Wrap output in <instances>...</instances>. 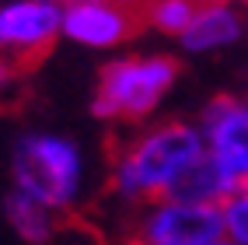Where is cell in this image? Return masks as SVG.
<instances>
[{
	"mask_svg": "<svg viewBox=\"0 0 248 245\" xmlns=\"http://www.w3.org/2000/svg\"><path fill=\"white\" fill-rule=\"evenodd\" d=\"M11 175L18 193L60 214L70 210L84 193V154L63 133H25L14 144Z\"/></svg>",
	"mask_w": 248,
	"mask_h": 245,
	"instance_id": "cell-2",
	"label": "cell"
},
{
	"mask_svg": "<svg viewBox=\"0 0 248 245\" xmlns=\"http://www.w3.org/2000/svg\"><path fill=\"white\" fill-rule=\"evenodd\" d=\"M231 193V182L220 175V168L203 154L200 161H192L186 168V175L175 182L171 196L175 200H186V203H203V207H220Z\"/></svg>",
	"mask_w": 248,
	"mask_h": 245,
	"instance_id": "cell-9",
	"label": "cell"
},
{
	"mask_svg": "<svg viewBox=\"0 0 248 245\" xmlns=\"http://www.w3.org/2000/svg\"><path fill=\"white\" fill-rule=\"evenodd\" d=\"M0 4H4V0H0Z\"/></svg>",
	"mask_w": 248,
	"mask_h": 245,
	"instance_id": "cell-18",
	"label": "cell"
},
{
	"mask_svg": "<svg viewBox=\"0 0 248 245\" xmlns=\"http://www.w3.org/2000/svg\"><path fill=\"white\" fill-rule=\"evenodd\" d=\"M196 126L203 137V154L220 168L231 189L248 186V98H210Z\"/></svg>",
	"mask_w": 248,
	"mask_h": 245,
	"instance_id": "cell-5",
	"label": "cell"
},
{
	"mask_svg": "<svg viewBox=\"0 0 248 245\" xmlns=\"http://www.w3.org/2000/svg\"><path fill=\"white\" fill-rule=\"evenodd\" d=\"M178 81V63L164 53L143 56H115L98 74L91 112L108 123H143L154 116L164 95Z\"/></svg>",
	"mask_w": 248,
	"mask_h": 245,
	"instance_id": "cell-3",
	"label": "cell"
},
{
	"mask_svg": "<svg viewBox=\"0 0 248 245\" xmlns=\"http://www.w3.org/2000/svg\"><path fill=\"white\" fill-rule=\"evenodd\" d=\"M4 214H7L14 231H18L25 242H31V245H46L56 235V214L49 207L35 203L31 196L18 193V189H11V196L4 200Z\"/></svg>",
	"mask_w": 248,
	"mask_h": 245,
	"instance_id": "cell-10",
	"label": "cell"
},
{
	"mask_svg": "<svg viewBox=\"0 0 248 245\" xmlns=\"http://www.w3.org/2000/svg\"><path fill=\"white\" fill-rule=\"evenodd\" d=\"M210 245H231V242L227 238H217V242H210Z\"/></svg>",
	"mask_w": 248,
	"mask_h": 245,
	"instance_id": "cell-16",
	"label": "cell"
},
{
	"mask_svg": "<svg viewBox=\"0 0 248 245\" xmlns=\"http://www.w3.org/2000/svg\"><path fill=\"white\" fill-rule=\"evenodd\" d=\"M63 35V7L56 0H4L0 4V53L18 67L46 56Z\"/></svg>",
	"mask_w": 248,
	"mask_h": 245,
	"instance_id": "cell-6",
	"label": "cell"
},
{
	"mask_svg": "<svg viewBox=\"0 0 248 245\" xmlns=\"http://www.w3.org/2000/svg\"><path fill=\"white\" fill-rule=\"evenodd\" d=\"M224 238L220 210L175 196L143 203L129 231V245H210Z\"/></svg>",
	"mask_w": 248,
	"mask_h": 245,
	"instance_id": "cell-4",
	"label": "cell"
},
{
	"mask_svg": "<svg viewBox=\"0 0 248 245\" xmlns=\"http://www.w3.org/2000/svg\"><path fill=\"white\" fill-rule=\"evenodd\" d=\"M200 158H203V137L196 123L186 119L154 123L115 151L108 186L119 200L143 207L171 196L175 182Z\"/></svg>",
	"mask_w": 248,
	"mask_h": 245,
	"instance_id": "cell-1",
	"label": "cell"
},
{
	"mask_svg": "<svg viewBox=\"0 0 248 245\" xmlns=\"http://www.w3.org/2000/svg\"><path fill=\"white\" fill-rule=\"evenodd\" d=\"M18 63H14L11 56H4V53H0V98H4L11 88H14V81H18Z\"/></svg>",
	"mask_w": 248,
	"mask_h": 245,
	"instance_id": "cell-13",
	"label": "cell"
},
{
	"mask_svg": "<svg viewBox=\"0 0 248 245\" xmlns=\"http://www.w3.org/2000/svg\"><path fill=\"white\" fill-rule=\"evenodd\" d=\"M196 4H206V0H196Z\"/></svg>",
	"mask_w": 248,
	"mask_h": 245,
	"instance_id": "cell-17",
	"label": "cell"
},
{
	"mask_svg": "<svg viewBox=\"0 0 248 245\" xmlns=\"http://www.w3.org/2000/svg\"><path fill=\"white\" fill-rule=\"evenodd\" d=\"M119 4H129V7H137V4H143V0H119Z\"/></svg>",
	"mask_w": 248,
	"mask_h": 245,
	"instance_id": "cell-15",
	"label": "cell"
},
{
	"mask_svg": "<svg viewBox=\"0 0 248 245\" xmlns=\"http://www.w3.org/2000/svg\"><path fill=\"white\" fill-rule=\"evenodd\" d=\"M140 28V11L119 0H74L63 7V39L84 49H119Z\"/></svg>",
	"mask_w": 248,
	"mask_h": 245,
	"instance_id": "cell-7",
	"label": "cell"
},
{
	"mask_svg": "<svg viewBox=\"0 0 248 245\" xmlns=\"http://www.w3.org/2000/svg\"><path fill=\"white\" fill-rule=\"evenodd\" d=\"M245 35V18L238 7L224 4V0H206L196 4V14L182 35V46L189 53H217V49L234 46Z\"/></svg>",
	"mask_w": 248,
	"mask_h": 245,
	"instance_id": "cell-8",
	"label": "cell"
},
{
	"mask_svg": "<svg viewBox=\"0 0 248 245\" xmlns=\"http://www.w3.org/2000/svg\"><path fill=\"white\" fill-rule=\"evenodd\" d=\"M224 4H231V7H238V11H241V7H248V0H224Z\"/></svg>",
	"mask_w": 248,
	"mask_h": 245,
	"instance_id": "cell-14",
	"label": "cell"
},
{
	"mask_svg": "<svg viewBox=\"0 0 248 245\" xmlns=\"http://www.w3.org/2000/svg\"><path fill=\"white\" fill-rule=\"evenodd\" d=\"M220 210V228L231 245H248V186H238L227 193Z\"/></svg>",
	"mask_w": 248,
	"mask_h": 245,
	"instance_id": "cell-12",
	"label": "cell"
},
{
	"mask_svg": "<svg viewBox=\"0 0 248 245\" xmlns=\"http://www.w3.org/2000/svg\"><path fill=\"white\" fill-rule=\"evenodd\" d=\"M196 14V0H143L140 4V21H147L161 35L182 39Z\"/></svg>",
	"mask_w": 248,
	"mask_h": 245,
	"instance_id": "cell-11",
	"label": "cell"
}]
</instances>
